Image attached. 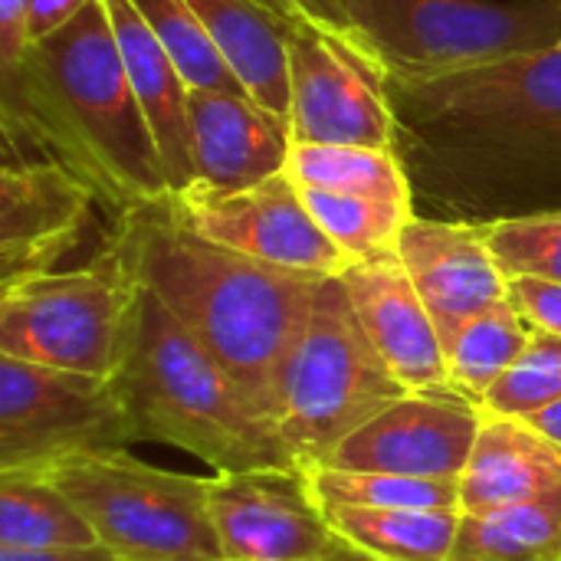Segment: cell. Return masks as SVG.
<instances>
[{
  "label": "cell",
  "instance_id": "33",
  "mask_svg": "<svg viewBox=\"0 0 561 561\" xmlns=\"http://www.w3.org/2000/svg\"><path fill=\"white\" fill-rule=\"evenodd\" d=\"M92 0H30V16H26V36L43 39L56 33L62 23H69L76 13H82Z\"/></svg>",
  "mask_w": 561,
  "mask_h": 561
},
{
  "label": "cell",
  "instance_id": "30",
  "mask_svg": "<svg viewBox=\"0 0 561 561\" xmlns=\"http://www.w3.org/2000/svg\"><path fill=\"white\" fill-rule=\"evenodd\" d=\"M561 401V335L536 332L516 368L490 391L483 411L529 417Z\"/></svg>",
  "mask_w": 561,
  "mask_h": 561
},
{
  "label": "cell",
  "instance_id": "26",
  "mask_svg": "<svg viewBox=\"0 0 561 561\" xmlns=\"http://www.w3.org/2000/svg\"><path fill=\"white\" fill-rule=\"evenodd\" d=\"M306 483L319 510L329 506H362V510H457V480H424L375 470H342V467H309Z\"/></svg>",
  "mask_w": 561,
  "mask_h": 561
},
{
  "label": "cell",
  "instance_id": "9",
  "mask_svg": "<svg viewBox=\"0 0 561 561\" xmlns=\"http://www.w3.org/2000/svg\"><path fill=\"white\" fill-rule=\"evenodd\" d=\"M131 447L112 381L0 355V473H49L76 457Z\"/></svg>",
  "mask_w": 561,
  "mask_h": 561
},
{
  "label": "cell",
  "instance_id": "17",
  "mask_svg": "<svg viewBox=\"0 0 561 561\" xmlns=\"http://www.w3.org/2000/svg\"><path fill=\"white\" fill-rule=\"evenodd\" d=\"M191 138L201 191H240L289 168V118L243 89H191Z\"/></svg>",
  "mask_w": 561,
  "mask_h": 561
},
{
  "label": "cell",
  "instance_id": "12",
  "mask_svg": "<svg viewBox=\"0 0 561 561\" xmlns=\"http://www.w3.org/2000/svg\"><path fill=\"white\" fill-rule=\"evenodd\" d=\"M207 506L224 561H325L335 542L306 473H214Z\"/></svg>",
  "mask_w": 561,
  "mask_h": 561
},
{
  "label": "cell",
  "instance_id": "7",
  "mask_svg": "<svg viewBox=\"0 0 561 561\" xmlns=\"http://www.w3.org/2000/svg\"><path fill=\"white\" fill-rule=\"evenodd\" d=\"M49 477L118 561H224L210 523V477L178 473L105 450L76 457Z\"/></svg>",
  "mask_w": 561,
  "mask_h": 561
},
{
  "label": "cell",
  "instance_id": "36",
  "mask_svg": "<svg viewBox=\"0 0 561 561\" xmlns=\"http://www.w3.org/2000/svg\"><path fill=\"white\" fill-rule=\"evenodd\" d=\"M526 421L561 447V401L549 404V408H542V411H536V414H529Z\"/></svg>",
  "mask_w": 561,
  "mask_h": 561
},
{
  "label": "cell",
  "instance_id": "11",
  "mask_svg": "<svg viewBox=\"0 0 561 561\" xmlns=\"http://www.w3.org/2000/svg\"><path fill=\"white\" fill-rule=\"evenodd\" d=\"M168 214L191 233L256 263L309 276H342L352 266L309 214L289 171L240 191L187 187L168 201Z\"/></svg>",
  "mask_w": 561,
  "mask_h": 561
},
{
  "label": "cell",
  "instance_id": "8",
  "mask_svg": "<svg viewBox=\"0 0 561 561\" xmlns=\"http://www.w3.org/2000/svg\"><path fill=\"white\" fill-rule=\"evenodd\" d=\"M388 76H437L561 43V0H342Z\"/></svg>",
  "mask_w": 561,
  "mask_h": 561
},
{
  "label": "cell",
  "instance_id": "24",
  "mask_svg": "<svg viewBox=\"0 0 561 561\" xmlns=\"http://www.w3.org/2000/svg\"><path fill=\"white\" fill-rule=\"evenodd\" d=\"M286 171L299 187H319V191L414 207V184L394 148L293 145Z\"/></svg>",
  "mask_w": 561,
  "mask_h": 561
},
{
  "label": "cell",
  "instance_id": "2",
  "mask_svg": "<svg viewBox=\"0 0 561 561\" xmlns=\"http://www.w3.org/2000/svg\"><path fill=\"white\" fill-rule=\"evenodd\" d=\"M0 128L3 145L66 164L118 217L171 201L105 0L33 39L20 62L0 72Z\"/></svg>",
  "mask_w": 561,
  "mask_h": 561
},
{
  "label": "cell",
  "instance_id": "15",
  "mask_svg": "<svg viewBox=\"0 0 561 561\" xmlns=\"http://www.w3.org/2000/svg\"><path fill=\"white\" fill-rule=\"evenodd\" d=\"M394 253L444 342L473 316L510 299V276L490 250L486 224L414 214Z\"/></svg>",
  "mask_w": 561,
  "mask_h": 561
},
{
  "label": "cell",
  "instance_id": "3",
  "mask_svg": "<svg viewBox=\"0 0 561 561\" xmlns=\"http://www.w3.org/2000/svg\"><path fill=\"white\" fill-rule=\"evenodd\" d=\"M112 250L276 424L279 378L325 276L217 247L181 227L168 204L122 214Z\"/></svg>",
  "mask_w": 561,
  "mask_h": 561
},
{
  "label": "cell",
  "instance_id": "23",
  "mask_svg": "<svg viewBox=\"0 0 561 561\" xmlns=\"http://www.w3.org/2000/svg\"><path fill=\"white\" fill-rule=\"evenodd\" d=\"M99 546L89 519L49 473H0V549Z\"/></svg>",
  "mask_w": 561,
  "mask_h": 561
},
{
  "label": "cell",
  "instance_id": "32",
  "mask_svg": "<svg viewBox=\"0 0 561 561\" xmlns=\"http://www.w3.org/2000/svg\"><path fill=\"white\" fill-rule=\"evenodd\" d=\"M30 0H0V72L13 69L30 46L26 36Z\"/></svg>",
  "mask_w": 561,
  "mask_h": 561
},
{
  "label": "cell",
  "instance_id": "31",
  "mask_svg": "<svg viewBox=\"0 0 561 561\" xmlns=\"http://www.w3.org/2000/svg\"><path fill=\"white\" fill-rule=\"evenodd\" d=\"M510 299L529 319L536 332L561 335V283L536 279V276H513Z\"/></svg>",
  "mask_w": 561,
  "mask_h": 561
},
{
  "label": "cell",
  "instance_id": "25",
  "mask_svg": "<svg viewBox=\"0 0 561 561\" xmlns=\"http://www.w3.org/2000/svg\"><path fill=\"white\" fill-rule=\"evenodd\" d=\"M447 561H561V493L496 513H460Z\"/></svg>",
  "mask_w": 561,
  "mask_h": 561
},
{
  "label": "cell",
  "instance_id": "16",
  "mask_svg": "<svg viewBox=\"0 0 561 561\" xmlns=\"http://www.w3.org/2000/svg\"><path fill=\"white\" fill-rule=\"evenodd\" d=\"M342 283L365 335L394 378L408 391H450L444 339L398 253L352 263Z\"/></svg>",
  "mask_w": 561,
  "mask_h": 561
},
{
  "label": "cell",
  "instance_id": "22",
  "mask_svg": "<svg viewBox=\"0 0 561 561\" xmlns=\"http://www.w3.org/2000/svg\"><path fill=\"white\" fill-rule=\"evenodd\" d=\"M332 533L378 561H447L460 513L457 510H322Z\"/></svg>",
  "mask_w": 561,
  "mask_h": 561
},
{
  "label": "cell",
  "instance_id": "18",
  "mask_svg": "<svg viewBox=\"0 0 561 561\" xmlns=\"http://www.w3.org/2000/svg\"><path fill=\"white\" fill-rule=\"evenodd\" d=\"M105 10L118 39L128 82L151 125L161 168L168 178V191L171 197H178L197 178L191 112H187L191 85L181 66L174 62V56L164 49V43L151 33V26L138 16V10L128 0H105Z\"/></svg>",
  "mask_w": 561,
  "mask_h": 561
},
{
  "label": "cell",
  "instance_id": "34",
  "mask_svg": "<svg viewBox=\"0 0 561 561\" xmlns=\"http://www.w3.org/2000/svg\"><path fill=\"white\" fill-rule=\"evenodd\" d=\"M0 561H118L105 546H59V549H0Z\"/></svg>",
  "mask_w": 561,
  "mask_h": 561
},
{
  "label": "cell",
  "instance_id": "4",
  "mask_svg": "<svg viewBox=\"0 0 561 561\" xmlns=\"http://www.w3.org/2000/svg\"><path fill=\"white\" fill-rule=\"evenodd\" d=\"M108 381L135 444L184 450L214 473H306L279 427L145 286L122 368Z\"/></svg>",
  "mask_w": 561,
  "mask_h": 561
},
{
  "label": "cell",
  "instance_id": "21",
  "mask_svg": "<svg viewBox=\"0 0 561 561\" xmlns=\"http://www.w3.org/2000/svg\"><path fill=\"white\" fill-rule=\"evenodd\" d=\"M533 335L536 329L513 306V299H503L486 312L473 316L470 322H463L444 342L450 391L483 408L490 391L516 368Z\"/></svg>",
  "mask_w": 561,
  "mask_h": 561
},
{
  "label": "cell",
  "instance_id": "35",
  "mask_svg": "<svg viewBox=\"0 0 561 561\" xmlns=\"http://www.w3.org/2000/svg\"><path fill=\"white\" fill-rule=\"evenodd\" d=\"M299 7L306 10V16H309L316 26H322V30H329V33H339V36H348V39L362 43L358 33H355V26H352V20H348V13H345V3H342V0H299ZM362 46H365V43H362Z\"/></svg>",
  "mask_w": 561,
  "mask_h": 561
},
{
  "label": "cell",
  "instance_id": "29",
  "mask_svg": "<svg viewBox=\"0 0 561 561\" xmlns=\"http://www.w3.org/2000/svg\"><path fill=\"white\" fill-rule=\"evenodd\" d=\"M490 250L503 273L561 283V207L486 224Z\"/></svg>",
  "mask_w": 561,
  "mask_h": 561
},
{
  "label": "cell",
  "instance_id": "37",
  "mask_svg": "<svg viewBox=\"0 0 561 561\" xmlns=\"http://www.w3.org/2000/svg\"><path fill=\"white\" fill-rule=\"evenodd\" d=\"M256 3H263L266 10H273L276 16H283L286 23H312L309 16H306V10L299 7V0H256Z\"/></svg>",
  "mask_w": 561,
  "mask_h": 561
},
{
  "label": "cell",
  "instance_id": "10",
  "mask_svg": "<svg viewBox=\"0 0 561 561\" xmlns=\"http://www.w3.org/2000/svg\"><path fill=\"white\" fill-rule=\"evenodd\" d=\"M385 66L355 39L316 23L289 30L293 145H371L398 151Z\"/></svg>",
  "mask_w": 561,
  "mask_h": 561
},
{
  "label": "cell",
  "instance_id": "38",
  "mask_svg": "<svg viewBox=\"0 0 561 561\" xmlns=\"http://www.w3.org/2000/svg\"><path fill=\"white\" fill-rule=\"evenodd\" d=\"M325 561H378V559H371V556H365V552H358V549L345 546V542L335 536V542H332V549H329Z\"/></svg>",
  "mask_w": 561,
  "mask_h": 561
},
{
  "label": "cell",
  "instance_id": "13",
  "mask_svg": "<svg viewBox=\"0 0 561 561\" xmlns=\"http://www.w3.org/2000/svg\"><path fill=\"white\" fill-rule=\"evenodd\" d=\"M483 414L480 404L454 391H408L345 437L319 467L460 480Z\"/></svg>",
  "mask_w": 561,
  "mask_h": 561
},
{
  "label": "cell",
  "instance_id": "27",
  "mask_svg": "<svg viewBox=\"0 0 561 561\" xmlns=\"http://www.w3.org/2000/svg\"><path fill=\"white\" fill-rule=\"evenodd\" d=\"M299 191L316 224L352 263L394 253L404 227L417 214L414 207L391 204V201H371V197L335 194L319 187H299Z\"/></svg>",
  "mask_w": 561,
  "mask_h": 561
},
{
  "label": "cell",
  "instance_id": "14",
  "mask_svg": "<svg viewBox=\"0 0 561 561\" xmlns=\"http://www.w3.org/2000/svg\"><path fill=\"white\" fill-rule=\"evenodd\" d=\"M99 197L66 164L3 145L0 171V286L49 273L79 240Z\"/></svg>",
  "mask_w": 561,
  "mask_h": 561
},
{
  "label": "cell",
  "instance_id": "5",
  "mask_svg": "<svg viewBox=\"0 0 561 561\" xmlns=\"http://www.w3.org/2000/svg\"><path fill=\"white\" fill-rule=\"evenodd\" d=\"M401 394L408 388L365 335L342 276H325L276 398V427L299 467L325 463L345 437Z\"/></svg>",
  "mask_w": 561,
  "mask_h": 561
},
{
  "label": "cell",
  "instance_id": "20",
  "mask_svg": "<svg viewBox=\"0 0 561 561\" xmlns=\"http://www.w3.org/2000/svg\"><path fill=\"white\" fill-rule=\"evenodd\" d=\"M187 3L240 85L260 105L289 118V30L296 23H286L256 0Z\"/></svg>",
  "mask_w": 561,
  "mask_h": 561
},
{
  "label": "cell",
  "instance_id": "28",
  "mask_svg": "<svg viewBox=\"0 0 561 561\" xmlns=\"http://www.w3.org/2000/svg\"><path fill=\"white\" fill-rule=\"evenodd\" d=\"M181 66L191 89H243L187 0H128ZM247 92V89H243Z\"/></svg>",
  "mask_w": 561,
  "mask_h": 561
},
{
  "label": "cell",
  "instance_id": "19",
  "mask_svg": "<svg viewBox=\"0 0 561 561\" xmlns=\"http://www.w3.org/2000/svg\"><path fill=\"white\" fill-rule=\"evenodd\" d=\"M460 513H496L561 493V447L526 417L483 414L457 480Z\"/></svg>",
  "mask_w": 561,
  "mask_h": 561
},
{
  "label": "cell",
  "instance_id": "1",
  "mask_svg": "<svg viewBox=\"0 0 561 561\" xmlns=\"http://www.w3.org/2000/svg\"><path fill=\"white\" fill-rule=\"evenodd\" d=\"M385 85L414 197L477 224L559 210L561 43Z\"/></svg>",
  "mask_w": 561,
  "mask_h": 561
},
{
  "label": "cell",
  "instance_id": "6",
  "mask_svg": "<svg viewBox=\"0 0 561 561\" xmlns=\"http://www.w3.org/2000/svg\"><path fill=\"white\" fill-rule=\"evenodd\" d=\"M138 289L112 243L89 266L3 283L0 355L108 381L131 339Z\"/></svg>",
  "mask_w": 561,
  "mask_h": 561
}]
</instances>
